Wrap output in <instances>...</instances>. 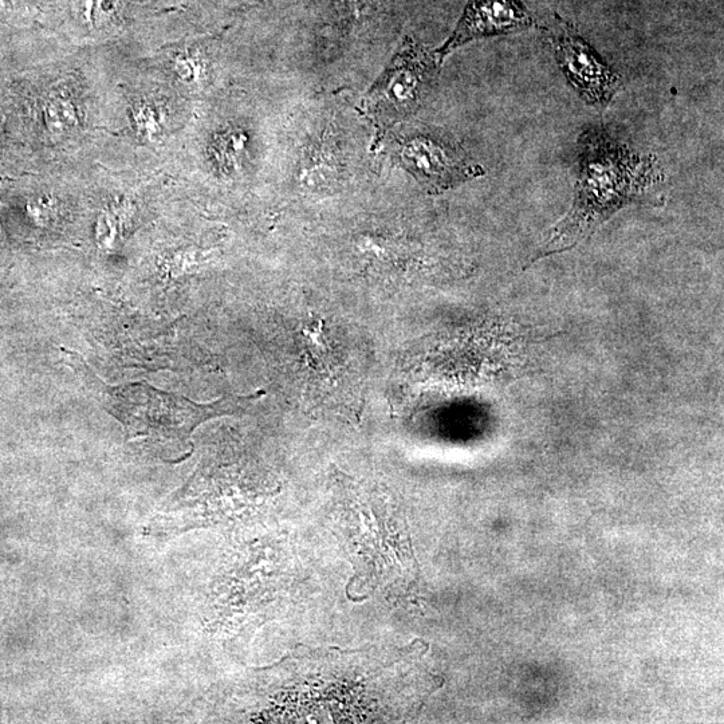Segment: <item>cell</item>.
Here are the masks:
<instances>
[{"mask_svg": "<svg viewBox=\"0 0 724 724\" xmlns=\"http://www.w3.org/2000/svg\"><path fill=\"white\" fill-rule=\"evenodd\" d=\"M663 183L656 157L641 155L604 129H586L580 139L572 208L550 228L531 263L572 250L629 204L657 206Z\"/></svg>", "mask_w": 724, "mask_h": 724, "instance_id": "1", "label": "cell"}, {"mask_svg": "<svg viewBox=\"0 0 724 724\" xmlns=\"http://www.w3.org/2000/svg\"><path fill=\"white\" fill-rule=\"evenodd\" d=\"M69 364L102 407L123 424L128 439L187 440L199 424L212 417L234 415L265 395L224 396L199 404L186 397L163 392L147 383L110 387L88 367L76 352H66Z\"/></svg>", "mask_w": 724, "mask_h": 724, "instance_id": "2", "label": "cell"}, {"mask_svg": "<svg viewBox=\"0 0 724 724\" xmlns=\"http://www.w3.org/2000/svg\"><path fill=\"white\" fill-rule=\"evenodd\" d=\"M438 61L407 39L392 64L368 93L377 123L388 127L415 112L427 96Z\"/></svg>", "mask_w": 724, "mask_h": 724, "instance_id": "3", "label": "cell"}, {"mask_svg": "<svg viewBox=\"0 0 724 724\" xmlns=\"http://www.w3.org/2000/svg\"><path fill=\"white\" fill-rule=\"evenodd\" d=\"M545 38L562 73L582 100L601 109L608 106L621 89V77L597 54V51L560 15L545 29Z\"/></svg>", "mask_w": 724, "mask_h": 724, "instance_id": "4", "label": "cell"}, {"mask_svg": "<svg viewBox=\"0 0 724 724\" xmlns=\"http://www.w3.org/2000/svg\"><path fill=\"white\" fill-rule=\"evenodd\" d=\"M401 165L432 192H443L485 175L472 164L458 145L438 135L420 133L409 137L399 149Z\"/></svg>", "mask_w": 724, "mask_h": 724, "instance_id": "5", "label": "cell"}, {"mask_svg": "<svg viewBox=\"0 0 724 724\" xmlns=\"http://www.w3.org/2000/svg\"><path fill=\"white\" fill-rule=\"evenodd\" d=\"M534 25L521 0H468L454 33L436 50V61L442 64L452 51L475 39L519 33Z\"/></svg>", "mask_w": 724, "mask_h": 724, "instance_id": "6", "label": "cell"}, {"mask_svg": "<svg viewBox=\"0 0 724 724\" xmlns=\"http://www.w3.org/2000/svg\"><path fill=\"white\" fill-rule=\"evenodd\" d=\"M173 70H175L177 78L184 84H196L202 80L203 65L202 61L195 55L180 54L173 59Z\"/></svg>", "mask_w": 724, "mask_h": 724, "instance_id": "7", "label": "cell"}, {"mask_svg": "<svg viewBox=\"0 0 724 724\" xmlns=\"http://www.w3.org/2000/svg\"><path fill=\"white\" fill-rule=\"evenodd\" d=\"M222 147H219V155H222V161L227 164L236 163L240 155L245 152L247 145V137L242 132H231L222 140Z\"/></svg>", "mask_w": 724, "mask_h": 724, "instance_id": "8", "label": "cell"}, {"mask_svg": "<svg viewBox=\"0 0 724 724\" xmlns=\"http://www.w3.org/2000/svg\"><path fill=\"white\" fill-rule=\"evenodd\" d=\"M43 117H45V124L51 135L61 136L70 129L64 116L59 112L53 97L46 102L45 108H43Z\"/></svg>", "mask_w": 724, "mask_h": 724, "instance_id": "9", "label": "cell"}, {"mask_svg": "<svg viewBox=\"0 0 724 724\" xmlns=\"http://www.w3.org/2000/svg\"><path fill=\"white\" fill-rule=\"evenodd\" d=\"M135 121L139 131L144 133V136L149 137V139H155V137L159 135V120H157L155 110L149 108V106H140V108L136 110Z\"/></svg>", "mask_w": 724, "mask_h": 724, "instance_id": "10", "label": "cell"}, {"mask_svg": "<svg viewBox=\"0 0 724 724\" xmlns=\"http://www.w3.org/2000/svg\"><path fill=\"white\" fill-rule=\"evenodd\" d=\"M10 0H0V13L9 9Z\"/></svg>", "mask_w": 724, "mask_h": 724, "instance_id": "11", "label": "cell"}]
</instances>
